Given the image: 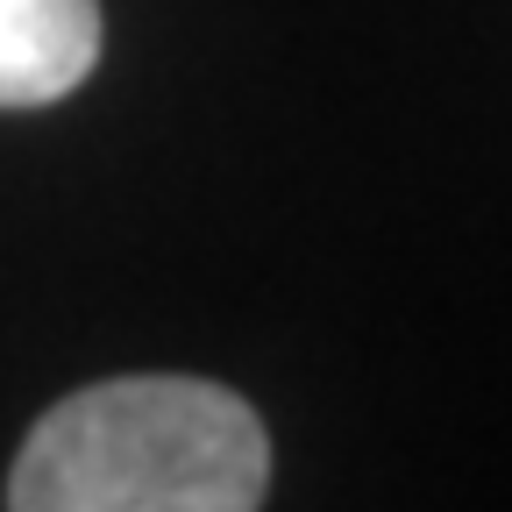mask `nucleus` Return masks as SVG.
<instances>
[{"mask_svg":"<svg viewBox=\"0 0 512 512\" xmlns=\"http://www.w3.org/2000/svg\"><path fill=\"white\" fill-rule=\"evenodd\" d=\"M271 434L207 377H107L50 406L8 477V512H256Z\"/></svg>","mask_w":512,"mask_h":512,"instance_id":"obj_1","label":"nucleus"},{"mask_svg":"<svg viewBox=\"0 0 512 512\" xmlns=\"http://www.w3.org/2000/svg\"><path fill=\"white\" fill-rule=\"evenodd\" d=\"M100 64V0H0V107H50Z\"/></svg>","mask_w":512,"mask_h":512,"instance_id":"obj_2","label":"nucleus"}]
</instances>
